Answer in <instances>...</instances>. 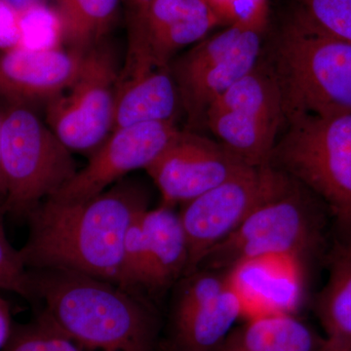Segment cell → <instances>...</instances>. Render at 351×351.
I'll return each instance as SVG.
<instances>
[{"label": "cell", "instance_id": "obj_6", "mask_svg": "<svg viewBox=\"0 0 351 351\" xmlns=\"http://www.w3.org/2000/svg\"><path fill=\"white\" fill-rule=\"evenodd\" d=\"M2 117L1 168L5 213L27 217L71 181V152L27 106L11 105Z\"/></svg>", "mask_w": 351, "mask_h": 351}, {"label": "cell", "instance_id": "obj_29", "mask_svg": "<svg viewBox=\"0 0 351 351\" xmlns=\"http://www.w3.org/2000/svg\"><path fill=\"white\" fill-rule=\"evenodd\" d=\"M320 351H351V341L335 337H325Z\"/></svg>", "mask_w": 351, "mask_h": 351}, {"label": "cell", "instance_id": "obj_12", "mask_svg": "<svg viewBox=\"0 0 351 351\" xmlns=\"http://www.w3.org/2000/svg\"><path fill=\"white\" fill-rule=\"evenodd\" d=\"M131 9L126 66L169 69L175 53L221 25L205 0H151Z\"/></svg>", "mask_w": 351, "mask_h": 351}, {"label": "cell", "instance_id": "obj_25", "mask_svg": "<svg viewBox=\"0 0 351 351\" xmlns=\"http://www.w3.org/2000/svg\"><path fill=\"white\" fill-rule=\"evenodd\" d=\"M221 25L245 24L265 29L269 0H205Z\"/></svg>", "mask_w": 351, "mask_h": 351}, {"label": "cell", "instance_id": "obj_20", "mask_svg": "<svg viewBox=\"0 0 351 351\" xmlns=\"http://www.w3.org/2000/svg\"><path fill=\"white\" fill-rule=\"evenodd\" d=\"M120 0H55L60 38L68 49L85 53L100 45Z\"/></svg>", "mask_w": 351, "mask_h": 351}, {"label": "cell", "instance_id": "obj_23", "mask_svg": "<svg viewBox=\"0 0 351 351\" xmlns=\"http://www.w3.org/2000/svg\"><path fill=\"white\" fill-rule=\"evenodd\" d=\"M3 207L0 206V290L21 295L29 302L34 299L31 272L25 267L19 250L7 239Z\"/></svg>", "mask_w": 351, "mask_h": 351}, {"label": "cell", "instance_id": "obj_1", "mask_svg": "<svg viewBox=\"0 0 351 351\" xmlns=\"http://www.w3.org/2000/svg\"><path fill=\"white\" fill-rule=\"evenodd\" d=\"M147 209V189L124 180L86 200L46 198L25 217L21 258L29 270H66L117 285L127 232Z\"/></svg>", "mask_w": 351, "mask_h": 351}, {"label": "cell", "instance_id": "obj_11", "mask_svg": "<svg viewBox=\"0 0 351 351\" xmlns=\"http://www.w3.org/2000/svg\"><path fill=\"white\" fill-rule=\"evenodd\" d=\"M274 171L270 164L246 166L216 188L184 204L179 214L189 247L184 276L196 271L205 256L243 223L269 191Z\"/></svg>", "mask_w": 351, "mask_h": 351}, {"label": "cell", "instance_id": "obj_27", "mask_svg": "<svg viewBox=\"0 0 351 351\" xmlns=\"http://www.w3.org/2000/svg\"><path fill=\"white\" fill-rule=\"evenodd\" d=\"M19 9L10 0H0V49L20 45Z\"/></svg>", "mask_w": 351, "mask_h": 351}, {"label": "cell", "instance_id": "obj_30", "mask_svg": "<svg viewBox=\"0 0 351 351\" xmlns=\"http://www.w3.org/2000/svg\"><path fill=\"white\" fill-rule=\"evenodd\" d=\"M1 137H2V117L0 115V196L5 198L6 196V186L5 181H4L3 173H2L1 168Z\"/></svg>", "mask_w": 351, "mask_h": 351}, {"label": "cell", "instance_id": "obj_18", "mask_svg": "<svg viewBox=\"0 0 351 351\" xmlns=\"http://www.w3.org/2000/svg\"><path fill=\"white\" fill-rule=\"evenodd\" d=\"M179 105V91L169 69L125 66L119 73L112 131L174 121Z\"/></svg>", "mask_w": 351, "mask_h": 351}, {"label": "cell", "instance_id": "obj_22", "mask_svg": "<svg viewBox=\"0 0 351 351\" xmlns=\"http://www.w3.org/2000/svg\"><path fill=\"white\" fill-rule=\"evenodd\" d=\"M1 351H82L68 337L36 315L27 324L15 325Z\"/></svg>", "mask_w": 351, "mask_h": 351}, {"label": "cell", "instance_id": "obj_31", "mask_svg": "<svg viewBox=\"0 0 351 351\" xmlns=\"http://www.w3.org/2000/svg\"><path fill=\"white\" fill-rule=\"evenodd\" d=\"M149 1H151V0H127V2L130 4L131 8H136V7L144 5V4Z\"/></svg>", "mask_w": 351, "mask_h": 351}, {"label": "cell", "instance_id": "obj_34", "mask_svg": "<svg viewBox=\"0 0 351 351\" xmlns=\"http://www.w3.org/2000/svg\"><path fill=\"white\" fill-rule=\"evenodd\" d=\"M25 1L32 2L34 1V0H25Z\"/></svg>", "mask_w": 351, "mask_h": 351}, {"label": "cell", "instance_id": "obj_5", "mask_svg": "<svg viewBox=\"0 0 351 351\" xmlns=\"http://www.w3.org/2000/svg\"><path fill=\"white\" fill-rule=\"evenodd\" d=\"M269 164L294 178L327 208L343 242L351 240V113L287 120Z\"/></svg>", "mask_w": 351, "mask_h": 351}, {"label": "cell", "instance_id": "obj_4", "mask_svg": "<svg viewBox=\"0 0 351 351\" xmlns=\"http://www.w3.org/2000/svg\"><path fill=\"white\" fill-rule=\"evenodd\" d=\"M274 169L265 197L205 256L197 269L228 270L244 261L274 254L306 260L319 249L324 226L318 198L294 178Z\"/></svg>", "mask_w": 351, "mask_h": 351}, {"label": "cell", "instance_id": "obj_9", "mask_svg": "<svg viewBox=\"0 0 351 351\" xmlns=\"http://www.w3.org/2000/svg\"><path fill=\"white\" fill-rule=\"evenodd\" d=\"M119 80L112 53L100 44L85 52L71 84L47 101V125L69 151L92 154L110 135Z\"/></svg>", "mask_w": 351, "mask_h": 351}, {"label": "cell", "instance_id": "obj_13", "mask_svg": "<svg viewBox=\"0 0 351 351\" xmlns=\"http://www.w3.org/2000/svg\"><path fill=\"white\" fill-rule=\"evenodd\" d=\"M246 166L250 165L219 141L180 130L145 171L160 191L162 204L174 207L216 188Z\"/></svg>", "mask_w": 351, "mask_h": 351}, {"label": "cell", "instance_id": "obj_3", "mask_svg": "<svg viewBox=\"0 0 351 351\" xmlns=\"http://www.w3.org/2000/svg\"><path fill=\"white\" fill-rule=\"evenodd\" d=\"M285 122L304 114L351 113V43L298 9L277 40L274 66Z\"/></svg>", "mask_w": 351, "mask_h": 351}, {"label": "cell", "instance_id": "obj_10", "mask_svg": "<svg viewBox=\"0 0 351 351\" xmlns=\"http://www.w3.org/2000/svg\"><path fill=\"white\" fill-rule=\"evenodd\" d=\"M189 247L180 214L161 205L143 212L124 241L117 285L129 292H162L186 274Z\"/></svg>", "mask_w": 351, "mask_h": 351}, {"label": "cell", "instance_id": "obj_19", "mask_svg": "<svg viewBox=\"0 0 351 351\" xmlns=\"http://www.w3.org/2000/svg\"><path fill=\"white\" fill-rule=\"evenodd\" d=\"M325 338L292 313L249 318L215 351H320Z\"/></svg>", "mask_w": 351, "mask_h": 351}, {"label": "cell", "instance_id": "obj_17", "mask_svg": "<svg viewBox=\"0 0 351 351\" xmlns=\"http://www.w3.org/2000/svg\"><path fill=\"white\" fill-rule=\"evenodd\" d=\"M242 316L241 301L230 284L215 298L176 295L161 348L163 351H215Z\"/></svg>", "mask_w": 351, "mask_h": 351}, {"label": "cell", "instance_id": "obj_16", "mask_svg": "<svg viewBox=\"0 0 351 351\" xmlns=\"http://www.w3.org/2000/svg\"><path fill=\"white\" fill-rule=\"evenodd\" d=\"M228 280L241 301L243 316L294 314L304 295V260L274 254L244 261L228 270Z\"/></svg>", "mask_w": 351, "mask_h": 351}, {"label": "cell", "instance_id": "obj_26", "mask_svg": "<svg viewBox=\"0 0 351 351\" xmlns=\"http://www.w3.org/2000/svg\"><path fill=\"white\" fill-rule=\"evenodd\" d=\"M19 12L20 45L27 48L51 47L45 43L44 38L52 34V13L31 2L19 9Z\"/></svg>", "mask_w": 351, "mask_h": 351}, {"label": "cell", "instance_id": "obj_33", "mask_svg": "<svg viewBox=\"0 0 351 351\" xmlns=\"http://www.w3.org/2000/svg\"><path fill=\"white\" fill-rule=\"evenodd\" d=\"M3 203H4V198L2 197V196H0V206H1V205H3Z\"/></svg>", "mask_w": 351, "mask_h": 351}, {"label": "cell", "instance_id": "obj_2", "mask_svg": "<svg viewBox=\"0 0 351 351\" xmlns=\"http://www.w3.org/2000/svg\"><path fill=\"white\" fill-rule=\"evenodd\" d=\"M29 272L38 316L82 351H156L158 317L142 295L77 272Z\"/></svg>", "mask_w": 351, "mask_h": 351}, {"label": "cell", "instance_id": "obj_24", "mask_svg": "<svg viewBox=\"0 0 351 351\" xmlns=\"http://www.w3.org/2000/svg\"><path fill=\"white\" fill-rule=\"evenodd\" d=\"M299 8L332 36L351 43V0H298Z\"/></svg>", "mask_w": 351, "mask_h": 351}, {"label": "cell", "instance_id": "obj_8", "mask_svg": "<svg viewBox=\"0 0 351 351\" xmlns=\"http://www.w3.org/2000/svg\"><path fill=\"white\" fill-rule=\"evenodd\" d=\"M263 31L245 24L226 25L176 62L170 71L191 128L205 124L209 106L257 66Z\"/></svg>", "mask_w": 351, "mask_h": 351}, {"label": "cell", "instance_id": "obj_14", "mask_svg": "<svg viewBox=\"0 0 351 351\" xmlns=\"http://www.w3.org/2000/svg\"><path fill=\"white\" fill-rule=\"evenodd\" d=\"M179 132L175 121L137 124L112 131L91 154L87 165L50 198L69 202L100 195L129 173L147 169Z\"/></svg>", "mask_w": 351, "mask_h": 351}, {"label": "cell", "instance_id": "obj_21", "mask_svg": "<svg viewBox=\"0 0 351 351\" xmlns=\"http://www.w3.org/2000/svg\"><path fill=\"white\" fill-rule=\"evenodd\" d=\"M316 313L326 332L351 341V254L339 247L328 282L318 297Z\"/></svg>", "mask_w": 351, "mask_h": 351}, {"label": "cell", "instance_id": "obj_32", "mask_svg": "<svg viewBox=\"0 0 351 351\" xmlns=\"http://www.w3.org/2000/svg\"><path fill=\"white\" fill-rule=\"evenodd\" d=\"M341 248H343V250L348 252V253L351 254V240L350 241L343 242V244L341 245Z\"/></svg>", "mask_w": 351, "mask_h": 351}, {"label": "cell", "instance_id": "obj_15", "mask_svg": "<svg viewBox=\"0 0 351 351\" xmlns=\"http://www.w3.org/2000/svg\"><path fill=\"white\" fill-rule=\"evenodd\" d=\"M84 54L57 46L0 49V97L11 105L47 103L75 80Z\"/></svg>", "mask_w": 351, "mask_h": 351}, {"label": "cell", "instance_id": "obj_7", "mask_svg": "<svg viewBox=\"0 0 351 351\" xmlns=\"http://www.w3.org/2000/svg\"><path fill=\"white\" fill-rule=\"evenodd\" d=\"M284 123L276 71L260 63L219 95L205 117L219 142L253 167L269 164Z\"/></svg>", "mask_w": 351, "mask_h": 351}, {"label": "cell", "instance_id": "obj_28", "mask_svg": "<svg viewBox=\"0 0 351 351\" xmlns=\"http://www.w3.org/2000/svg\"><path fill=\"white\" fill-rule=\"evenodd\" d=\"M10 304L0 297V351L5 346L13 330Z\"/></svg>", "mask_w": 351, "mask_h": 351}]
</instances>
